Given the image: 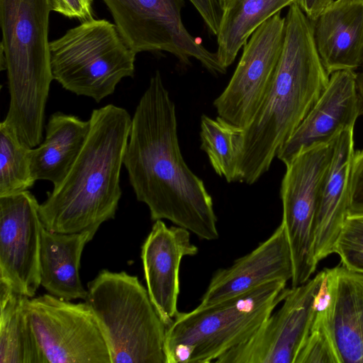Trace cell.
Wrapping results in <instances>:
<instances>
[{
    "instance_id": "1f68e13d",
    "label": "cell",
    "mask_w": 363,
    "mask_h": 363,
    "mask_svg": "<svg viewBox=\"0 0 363 363\" xmlns=\"http://www.w3.org/2000/svg\"><path fill=\"white\" fill-rule=\"evenodd\" d=\"M360 68V72L357 73V84L359 94L363 102V63Z\"/></svg>"
},
{
    "instance_id": "7402d4cb",
    "label": "cell",
    "mask_w": 363,
    "mask_h": 363,
    "mask_svg": "<svg viewBox=\"0 0 363 363\" xmlns=\"http://www.w3.org/2000/svg\"><path fill=\"white\" fill-rule=\"evenodd\" d=\"M28 299L0 283V363H47L33 330Z\"/></svg>"
},
{
    "instance_id": "ac0fdd59",
    "label": "cell",
    "mask_w": 363,
    "mask_h": 363,
    "mask_svg": "<svg viewBox=\"0 0 363 363\" xmlns=\"http://www.w3.org/2000/svg\"><path fill=\"white\" fill-rule=\"evenodd\" d=\"M316 48L327 73L363 63V0H335L313 21Z\"/></svg>"
},
{
    "instance_id": "9a60e30c",
    "label": "cell",
    "mask_w": 363,
    "mask_h": 363,
    "mask_svg": "<svg viewBox=\"0 0 363 363\" xmlns=\"http://www.w3.org/2000/svg\"><path fill=\"white\" fill-rule=\"evenodd\" d=\"M190 233L177 225L168 227L162 220H158L155 221L142 246L141 259L147 290L167 328L179 313L182 260L199 252L197 246L191 241Z\"/></svg>"
},
{
    "instance_id": "5b68a950",
    "label": "cell",
    "mask_w": 363,
    "mask_h": 363,
    "mask_svg": "<svg viewBox=\"0 0 363 363\" xmlns=\"http://www.w3.org/2000/svg\"><path fill=\"white\" fill-rule=\"evenodd\" d=\"M286 281H275L245 294L180 313L167 328L166 363H208L246 342L284 300Z\"/></svg>"
},
{
    "instance_id": "f546056e",
    "label": "cell",
    "mask_w": 363,
    "mask_h": 363,
    "mask_svg": "<svg viewBox=\"0 0 363 363\" xmlns=\"http://www.w3.org/2000/svg\"><path fill=\"white\" fill-rule=\"evenodd\" d=\"M198 11L209 32L217 35L222 16L220 9L216 0H189Z\"/></svg>"
},
{
    "instance_id": "3957f363",
    "label": "cell",
    "mask_w": 363,
    "mask_h": 363,
    "mask_svg": "<svg viewBox=\"0 0 363 363\" xmlns=\"http://www.w3.org/2000/svg\"><path fill=\"white\" fill-rule=\"evenodd\" d=\"M84 145L65 179L39 206L44 228L76 233L113 219L122 195L120 176L132 117L108 104L94 109Z\"/></svg>"
},
{
    "instance_id": "7a4b0ae2",
    "label": "cell",
    "mask_w": 363,
    "mask_h": 363,
    "mask_svg": "<svg viewBox=\"0 0 363 363\" xmlns=\"http://www.w3.org/2000/svg\"><path fill=\"white\" fill-rule=\"evenodd\" d=\"M329 76L316 48L313 21L294 3L285 16L283 47L272 84L243 129L237 182L252 185L269 169L324 91Z\"/></svg>"
},
{
    "instance_id": "5bb4252c",
    "label": "cell",
    "mask_w": 363,
    "mask_h": 363,
    "mask_svg": "<svg viewBox=\"0 0 363 363\" xmlns=\"http://www.w3.org/2000/svg\"><path fill=\"white\" fill-rule=\"evenodd\" d=\"M362 114L357 73L352 70L335 72L330 74L324 91L277 157L286 166L301 151L333 143L342 132L354 128Z\"/></svg>"
},
{
    "instance_id": "4316f807",
    "label": "cell",
    "mask_w": 363,
    "mask_h": 363,
    "mask_svg": "<svg viewBox=\"0 0 363 363\" xmlns=\"http://www.w3.org/2000/svg\"><path fill=\"white\" fill-rule=\"evenodd\" d=\"M342 267L363 274V213L349 214L334 247Z\"/></svg>"
},
{
    "instance_id": "6da1fadb",
    "label": "cell",
    "mask_w": 363,
    "mask_h": 363,
    "mask_svg": "<svg viewBox=\"0 0 363 363\" xmlns=\"http://www.w3.org/2000/svg\"><path fill=\"white\" fill-rule=\"evenodd\" d=\"M123 165L152 220H168L201 240L218 238L212 197L182 156L176 107L158 70L132 117Z\"/></svg>"
},
{
    "instance_id": "30bf717a",
    "label": "cell",
    "mask_w": 363,
    "mask_h": 363,
    "mask_svg": "<svg viewBox=\"0 0 363 363\" xmlns=\"http://www.w3.org/2000/svg\"><path fill=\"white\" fill-rule=\"evenodd\" d=\"M29 316L47 363H111L90 306L52 294L29 298Z\"/></svg>"
},
{
    "instance_id": "9c48e42d",
    "label": "cell",
    "mask_w": 363,
    "mask_h": 363,
    "mask_svg": "<svg viewBox=\"0 0 363 363\" xmlns=\"http://www.w3.org/2000/svg\"><path fill=\"white\" fill-rule=\"evenodd\" d=\"M334 143L299 152L287 165L280 196L282 220L290 247L291 287L308 281L318 264L314 257V225L320 186L330 165Z\"/></svg>"
},
{
    "instance_id": "484cf974",
    "label": "cell",
    "mask_w": 363,
    "mask_h": 363,
    "mask_svg": "<svg viewBox=\"0 0 363 363\" xmlns=\"http://www.w3.org/2000/svg\"><path fill=\"white\" fill-rule=\"evenodd\" d=\"M330 306L325 309L313 306V315L295 363H342L330 323Z\"/></svg>"
},
{
    "instance_id": "ffe728a7",
    "label": "cell",
    "mask_w": 363,
    "mask_h": 363,
    "mask_svg": "<svg viewBox=\"0 0 363 363\" xmlns=\"http://www.w3.org/2000/svg\"><path fill=\"white\" fill-rule=\"evenodd\" d=\"M333 300L330 323L342 363H363V274L325 268Z\"/></svg>"
},
{
    "instance_id": "cb8c5ba5",
    "label": "cell",
    "mask_w": 363,
    "mask_h": 363,
    "mask_svg": "<svg viewBox=\"0 0 363 363\" xmlns=\"http://www.w3.org/2000/svg\"><path fill=\"white\" fill-rule=\"evenodd\" d=\"M201 149L215 172L228 182H237L243 129L220 116L201 117Z\"/></svg>"
},
{
    "instance_id": "d6a6232c",
    "label": "cell",
    "mask_w": 363,
    "mask_h": 363,
    "mask_svg": "<svg viewBox=\"0 0 363 363\" xmlns=\"http://www.w3.org/2000/svg\"><path fill=\"white\" fill-rule=\"evenodd\" d=\"M220 9L223 11L226 8L230 0H216Z\"/></svg>"
},
{
    "instance_id": "4dcf8cb0",
    "label": "cell",
    "mask_w": 363,
    "mask_h": 363,
    "mask_svg": "<svg viewBox=\"0 0 363 363\" xmlns=\"http://www.w3.org/2000/svg\"><path fill=\"white\" fill-rule=\"evenodd\" d=\"M335 0H296L295 3L301 8L306 16L315 21L322 12Z\"/></svg>"
},
{
    "instance_id": "d6986e66",
    "label": "cell",
    "mask_w": 363,
    "mask_h": 363,
    "mask_svg": "<svg viewBox=\"0 0 363 363\" xmlns=\"http://www.w3.org/2000/svg\"><path fill=\"white\" fill-rule=\"evenodd\" d=\"M96 229L76 233L41 231L40 250V284L49 294L65 300L87 296L79 277L83 250L94 236Z\"/></svg>"
},
{
    "instance_id": "83f0119b",
    "label": "cell",
    "mask_w": 363,
    "mask_h": 363,
    "mask_svg": "<svg viewBox=\"0 0 363 363\" xmlns=\"http://www.w3.org/2000/svg\"><path fill=\"white\" fill-rule=\"evenodd\" d=\"M363 213V149L355 151L350 182V214Z\"/></svg>"
},
{
    "instance_id": "2e32d148",
    "label": "cell",
    "mask_w": 363,
    "mask_h": 363,
    "mask_svg": "<svg viewBox=\"0 0 363 363\" xmlns=\"http://www.w3.org/2000/svg\"><path fill=\"white\" fill-rule=\"evenodd\" d=\"M293 264L283 224L250 252L213 275L198 306L206 307L248 292L261 285L291 280Z\"/></svg>"
},
{
    "instance_id": "d4e9b609",
    "label": "cell",
    "mask_w": 363,
    "mask_h": 363,
    "mask_svg": "<svg viewBox=\"0 0 363 363\" xmlns=\"http://www.w3.org/2000/svg\"><path fill=\"white\" fill-rule=\"evenodd\" d=\"M30 147L4 121L0 123V196L27 191L35 183Z\"/></svg>"
},
{
    "instance_id": "44dd1931",
    "label": "cell",
    "mask_w": 363,
    "mask_h": 363,
    "mask_svg": "<svg viewBox=\"0 0 363 363\" xmlns=\"http://www.w3.org/2000/svg\"><path fill=\"white\" fill-rule=\"evenodd\" d=\"M90 121L62 112L52 113L45 125V138L30 151L33 178L57 186L66 177L88 136Z\"/></svg>"
},
{
    "instance_id": "8992f818",
    "label": "cell",
    "mask_w": 363,
    "mask_h": 363,
    "mask_svg": "<svg viewBox=\"0 0 363 363\" xmlns=\"http://www.w3.org/2000/svg\"><path fill=\"white\" fill-rule=\"evenodd\" d=\"M111 363H166L167 326L138 277L101 270L87 285Z\"/></svg>"
},
{
    "instance_id": "7c38bea8",
    "label": "cell",
    "mask_w": 363,
    "mask_h": 363,
    "mask_svg": "<svg viewBox=\"0 0 363 363\" xmlns=\"http://www.w3.org/2000/svg\"><path fill=\"white\" fill-rule=\"evenodd\" d=\"M324 269L306 283L288 289L282 305L244 343L216 363H295L312 319Z\"/></svg>"
},
{
    "instance_id": "8fae6325",
    "label": "cell",
    "mask_w": 363,
    "mask_h": 363,
    "mask_svg": "<svg viewBox=\"0 0 363 363\" xmlns=\"http://www.w3.org/2000/svg\"><path fill=\"white\" fill-rule=\"evenodd\" d=\"M284 32L285 17L279 12L252 34L228 85L213 101L218 116L242 129L250 125L272 84Z\"/></svg>"
},
{
    "instance_id": "603a6c76",
    "label": "cell",
    "mask_w": 363,
    "mask_h": 363,
    "mask_svg": "<svg viewBox=\"0 0 363 363\" xmlns=\"http://www.w3.org/2000/svg\"><path fill=\"white\" fill-rule=\"evenodd\" d=\"M296 0H230L223 11L216 51L220 65H231L252 34Z\"/></svg>"
},
{
    "instance_id": "f1b7e54d",
    "label": "cell",
    "mask_w": 363,
    "mask_h": 363,
    "mask_svg": "<svg viewBox=\"0 0 363 363\" xmlns=\"http://www.w3.org/2000/svg\"><path fill=\"white\" fill-rule=\"evenodd\" d=\"M94 0H50L52 11L82 22L94 18Z\"/></svg>"
},
{
    "instance_id": "52a82bcc",
    "label": "cell",
    "mask_w": 363,
    "mask_h": 363,
    "mask_svg": "<svg viewBox=\"0 0 363 363\" xmlns=\"http://www.w3.org/2000/svg\"><path fill=\"white\" fill-rule=\"evenodd\" d=\"M53 79L65 89L100 102L135 72L137 55L115 23L91 19L50 42Z\"/></svg>"
},
{
    "instance_id": "ba28073f",
    "label": "cell",
    "mask_w": 363,
    "mask_h": 363,
    "mask_svg": "<svg viewBox=\"0 0 363 363\" xmlns=\"http://www.w3.org/2000/svg\"><path fill=\"white\" fill-rule=\"evenodd\" d=\"M128 45L136 53L167 52L184 65L191 58L211 74H225L216 52L206 48L182 19L184 0H102Z\"/></svg>"
},
{
    "instance_id": "277c9868",
    "label": "cell",
    "mask_w": 363,
    "mask_h": 363,
    "mask_svg": "<svg viewBox=\"0 0 363 363\" xmlns=\"http://www.w3.org/2000/svg\"><path fill=\"white\" fill-rule=\"evenodd\" d=\"M50 0H0L1 69L9 106L4 120L30 148L43 140L51 82L48 28Z\"/></svg>"
},
{
    "instance_id": "e0dca14e",
    "label": "cell",
    "mask_w": 363,
    "mask_h": 363,
    "mask_svg": "<svg viewBox=\"0 0 363 363\" xmlns=\"http://www.w3.org/2000/svg\"><path fill=\"white\" fill-rule=\"evenodd\" d=\"M354 152V128H351L334 142L331 161L318 194L314 225V257L318 264L334 253L335 242L350 214Z\"/></svg>"
},
{
    "instance_id": "4fadbf2b",
    "label": "cell",
    "mask_w": 363,
    "mask_h": 363,
    "mask_svg": "<svg viewBox=\"0 0 363 363\" xmlns=\"http://www.w3.org/2000/svg\"><path fill=\"white\" fill-rule=\"evenodd\" d=\"M39 206L28 190L0 196V283L28 298L41 285Z\"/></svg>"
}]
</instances>
